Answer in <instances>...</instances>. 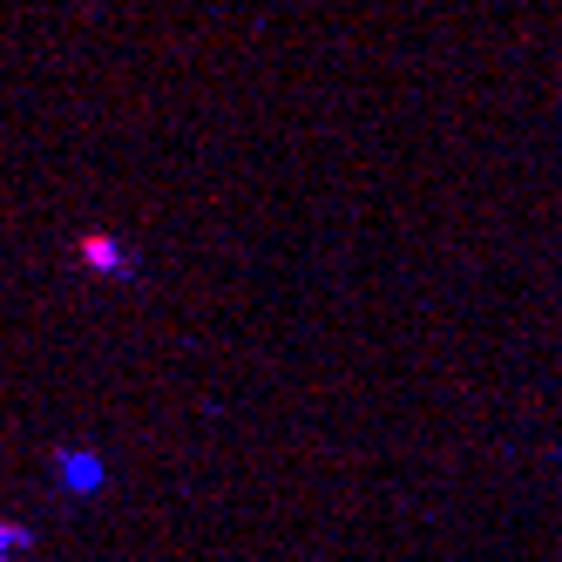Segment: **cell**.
Masks as SVG:
<instances>
[{"label": "cell", "mask_w": 562, "mask_h": 562, "mask_svg": "<svg viewBox=\"0 0 562 562\" xmlns=\"http://www.w3.org/2000/svg\"><path fill=\"white\" fill-rule=\"evenodd\" d=\"M27 555V536L21 529H0V562H21Z\"/></svg>", "instance_id": "obj_1"}]
</instances>
